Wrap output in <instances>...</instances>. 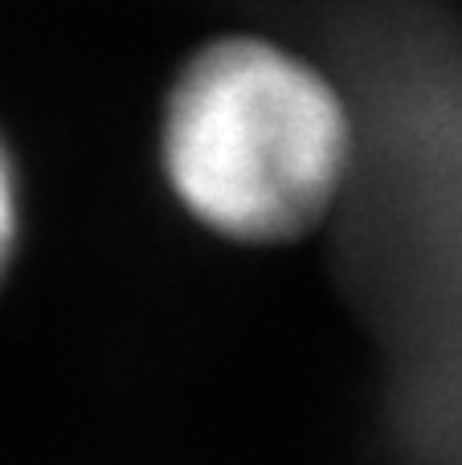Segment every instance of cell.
I'll use <instances>...</instances> for the list:
<instances>
[{"instance_id":"cell-1","label":"cell","mask_w":462,"mask_h":465,"mask_svg":"<svg viewBox=\"0 0 462 465\" xmlns=\"http://www.w3.org/2000/svg\"><path fill=\"white\" fill-rule=\"evenodd\" d=\"M357 155L340 86L266 37H221L176 74L160 163L176 201L234 241H291L327 217Z\"/></svg>"},{"instance_id":"cell-2","label":"cell","mask_w":462,"mask_h":465,"mask_svg":"<svg viewBox=\"0 0 462 465\" xmlns=\"http://www.w3.org/2000/svg\"><path fill=\"white\" fill-rule=\"evenodd\" d=\"M16 232H21V184H16L13 155H8L5 139H0V273L13 262Z\"/></svg>"}]
</instances>
